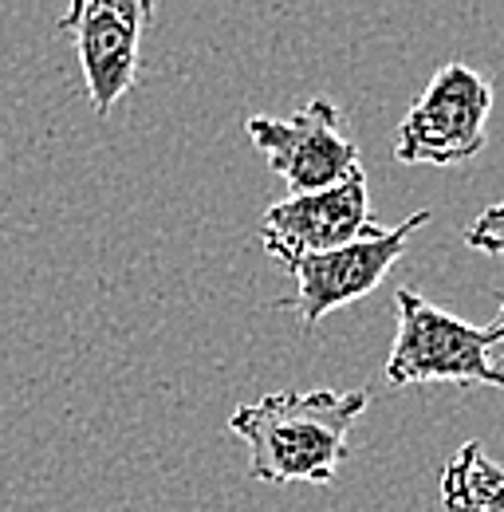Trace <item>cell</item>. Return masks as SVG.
<instances>
[{
  "mask_svg": "<svg viewBox=\"0 0 504 512\" xmlns=\"http://www.w3.org/2000/svg\"><path fill=\"white\" fill-rule=\"evenodd\" d=\"M154 24L150 0H71L60 32L75 40L87 99L95 115H111L138 75V48Z\"/></svg>",
  "mask_w": 504,
  "mask_h": 512,
  "instance_id": "obj_6",
  "label": "cell"
},
{
  "mask_svg": "<svg viewBox=\"0 0 504 512\" xmlns=\"http://www.w3.org/2000/svg\"><path fill=\"white\" fill-rule=\"evenodd\" d=\"M497 331H501V343H504V308H501V320H497Z\"/></svg>",
  "mask_w": 504,
  "mask_h": 512,
  "instance_id": "obj_10",
  "label": "cell"
},
{
  "mask_svg": "<svg viewBox=\"0 0 504 512\" xmlns=\"http://www.w3.org/2000/svg\"><path fill=\"white\" fill-rule=\"evenodd\" d=\"M398 335L386 355V383H461L504 390V367L493 363V347H504L497 323L473 327L418 296L414 288L394 292Z\"/></svg>",
  "mask_w": 504,
  "mask_h": 512,
  "instance_id": "obj_2",
  "label": "cell"
},
{
  "mask_svg": "<svg viewBox=\"0 0 504 512\" xmlns=\"http://www.w3.org/2000/svg\"><path fill=\"white\" fill-rule=\"evenodd\" d=\"M378 229L382 225H375L371 213L367 174H355L343 186L319 193H288L284 201L268 205L260 217V245L272 260L288 268L304 256L343 249Z\"/></svg>",
  "mask_w": 504,
  "mask_h": 512,
  "instance_id": "obj_7",
  "label": "cell"
},
{
  "mask_svg": "<svg viewBox=\"0 0 504 512\" xmlns=\"http://www.w3.org/2000/svg\"><path fill=\"white\" fill-rule=\"evenodd\" d=\"M465 245L477 249V253L504 256V201L481 209V213L473 217V225L465 229Z\"/></svg>",
  "mask_w": 504,
  "mask_h": 512,
  "instance_id": "obj_9",
  "label": "cell"
},
{
  "mask_svg": "<svg viewBox=\"0 0 504 512\" xmlns=\"http://www.w3.org/2000/svg\"><path fill=\"white\" fill-rule=\"evenodd\" d=\"M367 390H276L237 406L229 430L249 446V473L268 485H327L347 461L351 426L363 418Z\"/></svg>",
  "mask_w": 504,
  "mask_h": 512,
  "instance_id": "obj_1",
  "label": "cell"
},
{
  "mask_svg": "<svg viewBox=\"0 0 504 512\" xmlns=\"http://www.w3.org/2000/svg\"><path fill=\"white\" fill-rule=\"evenodd\" d=\"M493 87L469 64H445L406 111L394 158L402 166H453L485 150Z\"/></svg>",
  "mask_w": 504,
  "mask_h": 512,
  "instance_id": "obj_4",
  "label": "cell"
},
{
  "mask_svg": "<svg viewBox=\"0 0 504 512\" xmlns=\"http://www.w3.org/2000/svg\"><path fill=\"white\" fill-rule=\"evenodd\" d=\"M445 512H504V465L481 442H465L441 469Z\"/></svg>",
  "mask_w": 504,
  "mask_h": 512,
  "instance_id": "obj_8",
  "label": "cell"
},
{
  "mask_svg": "<svg viewBox=\"0 0 504 512\" xmlns=\"http://www.w3.org/2000/svg\"><path fill=\"white\" fill-rule=\"evenodd\" d=\"M343 123V111L315 95L296 115L272 119V115H249L245 134L264 158L272 174H280L292 193H319L343 186L347 178L363 174L359 146L351 142Z\"/></svg>",
  "mask_w": 504,
  "mask_h": 512,
  "instance_id": "obj_3",
  "label": "cell"
},
{
  "mask_svg": "<svg viewBox=\"0 0 504 512\" xmlns=\"http://www.w3.org/2000/svg\"><path fill=\"white\" fill-rule=\"evenodd\" d=\"M430 221V209L410 213L398 229H378L371 237H359L343 249L331 253L304 256L296 264H288L296 292L288 300H280V308H288L304 327H315L323 316H331L343 304H355L363 296H371L382 276L398 264V256L406 253V241Z\"/></svg>",
  "mask_w": 504,
  "mask_h": 512,
  "instance_id": "obj_5",
  "label": "cell"
}]
</instances>
